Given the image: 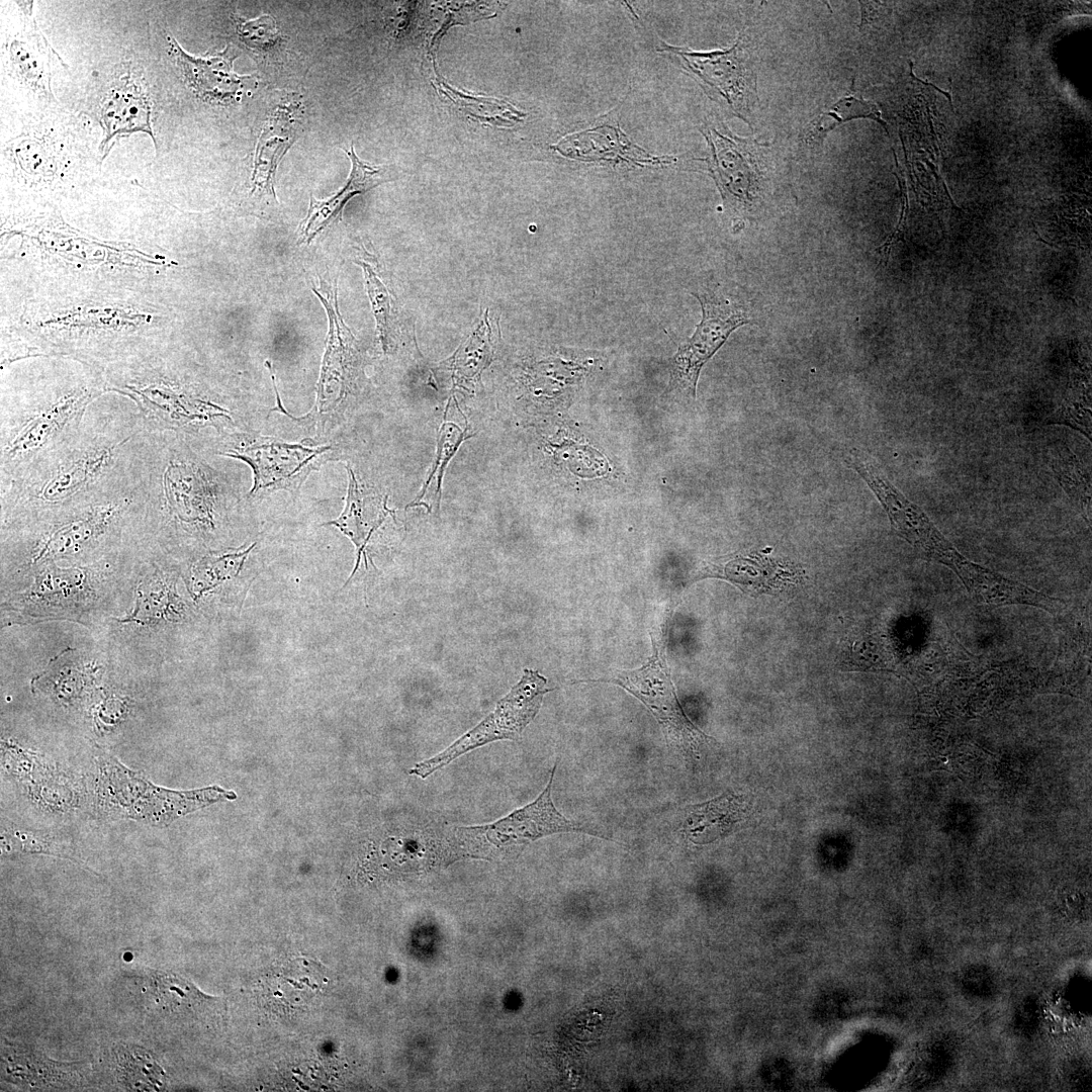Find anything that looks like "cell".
<instances>
[{
    "mask_svg": "<svg viewBox=\"0 0 1092 1092\" xmlns=\"http://www.w3.org/2000/svg\"><path fill=\"white\" fill-rule=\"evenodd\" d=\"M100 763L98 793L103 808L113 814L151 823H168L196 809L236 794L219 787L176 792L147 782L114 759Z\"/></svg>",
    "mask_w": 1092,
    "mask_h": 1092,
    "instance_id": "6da1fadb",
    "label": "cell"
},
{
    "mask_svg": "<svg viewBox=\"0 0 1092 1092\" xmlns=\"http://www.w3.org/2000/svg\"><path fill=\"white\" fill-rule=\"evenodd\" d=\"M656 51L693 77L711 99L752 125L753 110L758 101L757 84L743 33L725 50L695 52L659 39Z\"/></svg>",
    "mask_w": 1092,
    "mask_h": 1092,
    "instance_id": "7a4b0ae2",
    "label": "cell"
},
{
    "mask_svg": "<svg viewBox=\"0 0 1092 1092\" xmlns=\"http://www.w3.org/2000/svg\"><path fill=\"white\" fill-rule=\"evenodd\" d=\"M556 767L555 763L545 789L530 804L490 824L457 827L452 840L457 856L484 857L489 850L528 844L555 833L580 832L610 839L568 820L555 808L551 793Z\"/></svg>",
    "mask_w": 1092,
    "mask_h": 1092,
    "instance_id": "3957f363",
    "label": "cell"
},
{
    "mask_svg": "<svg viewBox=\"0 0 1092 1092\" xmlns=\"http://www.w3.org/2000/svg\"><path fill=\"white\" fill-rule=\"evenodd\" d=\"M546 685L547 679L538 671L525 669L489 715L443 751L416 763L410 774L426 779L475 748L496 740L517 739L539 712L543 696L550 691Z\"/></svg>",
    "mask_w": 1092,
    "mask_h": 1092,
    "instance_id": "277c9868",
    "label": "cell"
},
{
    "mask_svg": "<svg viewBox=\"0 0 1092 1092\" xmlns=\"http://www.w3.org/2000/svg\"><path fill=\"white\" fill-rule=\"evenodd\" d=\"M601 681L617 684L640 700L660 724L668 744L686 759H699L702 747L715 741L684 713L669 671L656 649L642 667Z\"/></svg>",
    "mask_w": 1092,
    "mask_h": 1092,
    "instance_id": "5b68a950",
    "label": "cell"
},
{
    "mask_svg": "<svg viewBox=\"0 0 1092 1092\" xmlns=\"http://www.w3.org/2000/svg\"><path fill=\"white\" fill-rule=\"evenodd\" d=\"M700 129L708 145L705 162L724 204L735 211L749 210L760 190L756 144L734 135L723 124L705 122Z\"/></svg>",
    "mask_w": 1092,
    "mask_h": 1092,
    "instance_id": "8992f818",
    "label": "cell"
},
{
    "mask_svg": "<svg viewBox=\"0 0 1092 1092\" xmlns=\"http://www.w3.org/2000/svg\"><path fill=\"white\" fill-rule=\"evenodd\" d=\"M702 308V320L694 334L678 347L673 357V380L690 395L696 388L703 366L723 346L737 328L750 323L746 310L729 299L694 293Z\"/></svg>",
    "mask_w": 1092,
    "mask_h": 1092,
    "instance_id": "52a82bcc",
    "label": "cell"
},
{
    "mask_svg": "<svg viewBox=\"0 0 1092 1092\" xmlns=\"http://www.w3.org/2000/svg\"><path fill=\"white\" fill-rule=\"evenodd\" d=\"M108 87L100 104V123L103 140L100 151L107 154L106 148L115 138L144 131L155 136L151 124V100L143 79L134 73L118 76Z\"/></svg>",
    "mask_w": 1092,
    "mask_h": 1092,
    "instance_id": "ba28073f",
    "label": "cell"
},
{
    "mask_svg": "<svg viewBox=\"0 0 1092 1092\" xmlns=\"http://www.w3.org/2000/svg\"><path fill=\"white\" fill-rule=\"evenodd\" d=\"M352 169L346 185L335 195L326 200H317L310 196L309 207L304 219L298 228L297 244L310 243L325 229L341 220L344 206L355 195L362 194L392 180V174L386 167H377L361 161L354 147L346 150Z\"/></svg>",
    "mask_w": 1092,
    "mask_h": 1092,
    "instance_id": "9c48e42d",
    "label": "cell"
},
{
    "mask_svg": "<svg viewBox=\"0 0 1092 1092\" xmlns=\"http://www.w3.org/2000/svg\"><path fill=\"white\" fill-rule=\"evenodd\" d=\"M750 806L744 794L727 792L682 809L679 832L696 845L712 843L733 832L746 819Z\"/></svg>",
    "mask_w": 1092,
    "mask_h": 1092,
    "instance_id": "30bf717a",
    "label": "cell"
},
{
    "mask_svg": "<svg viewBox=\"0 0 1092 1092\" xmlns=\"http://www.w3.org/2000/svg\"><path fill=\"white\" fill-rule=\"evenodd\" d=\"M328 448L312 450L298 444L272 443L249 447L228 455L242 459L252 466L255 482L251 493H254L262 487L293 482L302 476L309 461Z\"/></svg>",
    "mask_w": 1092,
    "mask_h": 1092,
    "instance_id": "8fae6325",
    "label": "cell"
},
{
    "mask_svg": "<svg viewBox=\"0 0 1092 1092\" xmlns=\"http://www.w3.org/2000/svg\"><path fill=\"white\" fill-rule=\"evenodd\" d=\"M768 552L762 550L738 555L723 566H715L714 575L719 574L753 594L784 588L801 577L803 571L798 565L787 559L771 557Z\"/></svg>",
    "mask_w": 1092,
    "mask_h": 1092,
    "instance_id": "7c38bea8",
    "label": "cell"
},
{
    "mask_svg": "<svg viewBox=\"0 0 1092 1092\" xmlns=\"http://www.w3.org/2000/svg\"><path fill=\"white\" fill-rule=\"evenodd\" d=\"M171 54L190 86L201 96L211 100H229L241 93L245 77L233 71V59L229 56H213L205 59L187 55L170 38Z\"/></svg>",
    "mask_w": 1092,
    "mask_h": 1092,
    "instance_id": "4fadbf2b",
    "label": "cell"
},
{
    "mask_svg": "<svg viewBox=\"0 0 1092 1092\" xmlns=\"http://www.w3.org/2000/svg\"><path fill=\"white\" fill-rule=\"evenodd\" d=\"M13 74L31 90L54 99L51 90L53 50L30 18L29 29L7 43Z\"/></svg>",
    "mask_w": 1092,
    "mask_h": 1092,
    "instance_id": "5bb4252c",
    "label": "cell"
},
{
    "mask_svg": "<svg viewBox=\"0 0 1092 1092\" xmlns=\"http://www.w3.org/2000/svg\"><path fill=\"white\" fill-rule=\"evenodd\" d=\"M854 80L849 90L836 102L822 108L804 129L802 141L810 147L822 145L826 135L838 125L857 118H871L882 124L887 134L888 125L878 106L854 91Z\"/></svg>",
    "mask_w": 1092,
    "mask_h": 1092,
    "instance_id": "9a60e30c",
    "label": "cell"
},
{
    "mask_svg": "<svg viewBox=\"0 0 1092 1092\" xmlns=\"http://www.w3.org/2000/svg\"><path fill=\"white\" fill-rule=\"evenodd\" d=\"M6 153L8 159L31 174L54 172L57 159H62V153L49 136L28 132L11 140Z\"/></svg>",
    "mask_w": 1092,
    "mask_h": 1092,
    "instance_id": "2e32d148",
    "label": "cell"
},
{
    "mask_svg": "<svg viewBox=\"0 0 1092 1092\" xmlns=\"http://www.w3.org/2000/svg\"><path fill=\"white\" fill-rule=\"evenodd\" d=\"M153 988L157 1002L175 1013H194L210 1002L191 983L176 975L157 973L153 976Z\"/></svg>",
    "mask_w": 1092,
    "mask_h": 1092,
    "instance_id": "e0dca14e",
    "label": "cell"
},
{
    "mask_svg": "<svg viewBox=\"0 0 1092 1092\" xmlns=\"http://www.w3.org/2000/svg\"><path fill=\"white\" fill-rule=\"evenodd\" d=\"M348 471L350 473V484L347 505L344 513L338 520L327 523L328 525H335L339 527L348 537L351 538V540L354 542L358 549L356 566L345 585H347V583L350 581L355 571L357 570L361 559V554L363 553L364 556H366L364 550L365 546L369 541L373 531L376 529L364 521L363 499L358 489L354 473L350 468H348Z\"/></svg>",
    "mask_w": 1092,
    "mask_h": 1092,
    "instance_id": "ac0fdd59",
    "label": "cell"
},
{
    "mask_svg": "<svg viewBox=\"0 0 1092 1092\" xmlns=\"http://www.w3.org/2000/svg\"><path fill=\"white\" fill-rule=\"evenodd\" d=\"M116 1059L122 1078L134 1090H157L163 1085V1071L143 1050L123 1048Z\"/></svg>",
    "mask_w": 1092,
    "mask_h": 1092,
    "instance_id": "d6986e66",
    "label": "cell"
},
{
    "mask_svg": "<svg viewBox=\"0 0 1092 1092\" xmlns=\"http://www.w3.org/2000/svg\"><path fill=\"white\" fill-rule=\"evenodd\" d=\"M1045 423L1068 426L1091 439L1090 400L1080 380L1071 381L1060 408Z\"/></svg>",
    "mask_w": 1092,
    "mask_h": 1092,
    "instance_id": "ffe728a7",
    "label": "cell"
},
{
    "mask_svg": "<svg viewBox=\"0 0 1092 1092\" xmlns=\"http://www.w3.org/2000/svg\"><path fill=\"white\" fill-rule=\"evenodd\" d=\"M1054 455L1053 470L1065 491L1076 502L1083 514L1090 517V486L1082 473L1078 459L1069 449L1061 448Z\"/></svg>",
    "mask_w": 1092,
    "mask_h": 1092,
    "instance_id": "44dd1931",
    "label": "cell"
},
{
    "mask_svg": "<svg viewBox=\"0 0 1092 1092\" xmlns=\"http://www.w3.org/2000/svg\"><path fill=\"white\" fill-rule=\"evenodd\" d=\"M1 848L4 852H42L69 857L74 852L72 847L46 834L22 829L5 830L1 834Z\"/></svg>",
    "mask_w": 1092,
    "mask_h": 1092,
    "instance_id": "7402d4cb",
    "label": "cell"
},
{
    "mask_svg": "<svg viewBox=\"0 0 1092 1092\" xmlns=\"http://www.w3.org/2000/svg\"><path fill=\"white\" fill-rule=\"evenodd\" d=\"M364 271L365 284L372 310L376 320L377 331L383 348L386 349L389 331L390 297L386 287L377 277L372 267L359 262Z\"/></svg>",
    "mask_w": 1092,
    "mask_h": 1092,
    "instance_id": "603a6c76",
    "label": "cell"
},
{
    "mask_svg": "<svg viewBox=\"0 0 1092 1092\" xmlns=\"http://www.w3.org/2000/svg\"><path fill=\"white\" fill-rule=\"evenodd\" d=\"M237 31L248 46L262 51L272 48L279 41V31L273 18L268 15L248 21H238Z\"/></svg>",
    "mask_w": 1092,
    "mask_h": 1092,
    "instance_id": "cb8c5ba5",
    "label": "cell"
},
{
    "mask_svg": "<svg viewBox=\"0 0 1092 1092\" xmlns=\"http://www.w3.org/2000/svg\"><path fill=\"white\" fill-rule=\"evenodd\" d=\"M465 432H466V430L463 433H461L454 440V442L451 445H448L447 444V436H446L444 428L442 427L441 432H440L439 437H438V452H437V456H436L435 465L433 466L432 472L430 473L429 478H428L427 482L424 485V488L422 490V494L416 500H419L420 498H422L424 496V494L426 492V488L428 486V483L433 478L436 470L438 469V466L440 465V473H439V478H438V493H439V502H440V498H441V484H442V477H443V473H444V468H445L446 464L448 463V461L452 458V456L457 451V449H458L459 445L461 444V442L466 440L467 438L471 437V436H465Z\"/></svg>",
    "mask_w": 1092,
    "mask_h": 1092,
    "instance_id": "d4e9b609",
    "label": "cell"
}]
</instances>
